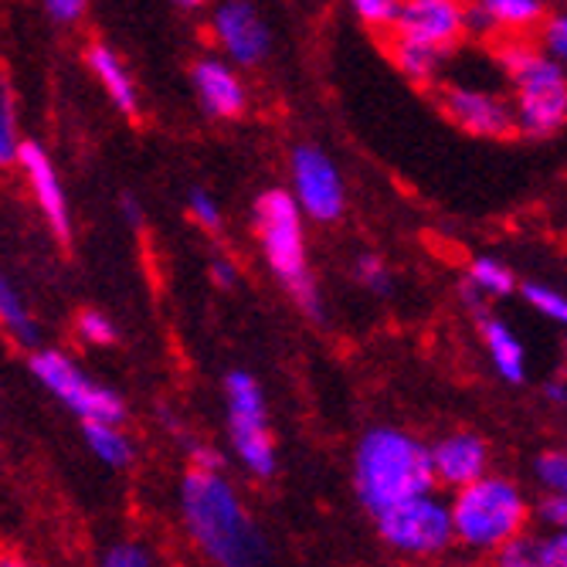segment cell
I'll return each instance as SVG.
<instances>
[{"label":"cell","instance_id":"10","mask_svg":"<svg viewBox=\"0 0 567 567\" xmlns=\"http://www.w3.org/2000/svg\"><path fill=\"white\" fill-rule=\"evenodd\" d=\"M394 34L435 51H452L466 38V4L462 0H401L391 21Z\"/></svg>","mask_w":567,"mask_h":567},{"label":"cell","instance_id":"20","mask_svg":"<svg viewBox=\"0 0 567 567\" xmlns=\"http://www.w3.org/2000/svg\"><path fill=\"white\" fill-rule=\"evenodd\" d=\"M442 51L429 48V44H415V41H404V38H394V62L398 69L419 85H429L435 82L439 75V65H442Z\"/></svg>","mask_w":567,"mask_h":567},{"label":"cell","instance_id":"27","mask_svg":"<svg viewBox=\"0 0 567 567\" xmlns=\"http://www.w3.org/2000/svg\"><path fill=\"white\" fill-rule=\"evenodd\" d=\"M567 564V537H564V527L547 534V537H537L534 540V567H564Z\"/></svg>","mask_w":567,"mask_h":567},{"label":"cell","instance_id":"11","mask_svg":"<svg viewBox=\"0 0 567 567\" xmlns=\"http://www.w3.org/2000/svg\"><path fill=\"white\" fill-rule=\"evenodd\" d=\"M215 38L225 48V55L238 65H259L272 51V31L248 0H225L215 11Z\"/></svg>","mask_w":567,"mask_h":567},{"label":"cell","instance_id":"18","mask_svg":"<svg viewBox=\"0 0 567 567\" xmlns=\"http://www.w3.org/2000/svg\"><path fill=\"white\" fill-rule=\"evenodd\" d=\"M82 435H85V445L89 452L106 462L113 470H126L133 462V442L123 435V429L116 422H85L82 425Z\"/></svg>","mask_w":567,"mask_h":567},{"label":"cell","instance_id":"17","mask_svg":"<svg viewBox=\"0 0 567 567\" xmlns=\"http://www.w3.org/2000/svg\"><path fill=\"white\" fill-rule=\"evenodd\" d=\"M480 330H483V340H486V350L493 357V368L496 374L506 381V384H524L527 381V357H524V347L520 340L509 333V327L496 317H480Z\"/></svg>","mask_w":567,"mask_h":567},{"label":"cell","instance_id":"39","mask_svg":"<svg viewBox=\"0 0 567 567\" xmlns=\"http://www.w3.org/2000/svg\"><path fill=\"white\" fill-rule=\"evenodd\" d=\"M547 394H550L554 401H564V381H554V384H547Z\"/></svg>","mask_w":567,"mask_h":567},{"label":"cell","instance_id":"1","mask_svg":"<svg viewBox=\"0 0 567 567\" xmlns=\"http://www.w3.org/2000/svg\"><path fill=\"white\" fill-rule=\"evenodd\" d=\"M181 517L197 550L225 567L266 564L269 544L245 513L231 483L212 470H187L181 483Z\"/></svg>","mask_w":567,"mask_h":567},{"label":"cell","instance_id":"8","mask_svg":"<svg viewBox=\"0 0 567 567\" xmlns=\"http://www.w3.org/2000/svg\"><path fill=\"white\" fill-rule=\"evenodd\" d=\"M31 374L82 422H116V425H123V419H126L123 398L110 388L89 381L65 353L34 350L31 353Z\"/></svg>","mask_w":567,"mask_h":567},{"label":"cell","instance_id":"23","mask_svg":"<svg viewBox=\"0 0 567 567\" xmlns=\"http://www.w3.org/2000/svg\"><path fill=\"white\" fill-rule=\"evenodd\" d=\"M534 476L544 486V493H567V455L564 452H544L534 462Z\"/></svg>","mask_w":567,"mask_h":567},{"label":"cell","instance_id":"35","mask_svg":"<svg viewBox=\"0 0 567 567\" xmlns=\"http://www.w3.org/2000/svg\"><path fill=\"white\" fill-rule=\"evenodd\" d=\"M89 0H44V11L51 14V21L59 24H75L85 14Z\"/></svg>","mask_w":567,"mask_h":567},{"label":"cell","instance_id":"12","mask_svg":"<svg viewBox=\"0 0 567 567\" xmlns=\"http://www.w3.org/2000/svg\"><path fill=\"white\" fill-rule=\"evenodd\" d=\"M442 113L473 136H513L517 133V120H513V106L499 95L462 89V85H445L439 95Z\"/></svg>","mask_w":567,"mask_h":567},{"label":"cell","instance_id":"4","mask_svg":"<svg viewBox=\"0 0 567 567\" xmlns=\"http://www.w3.org/2000/svg\"><path fill=\"white\" fill-rule=\"evenodd\" d=\"M449 517H452V537L462 547L486 554L506 544L509 537L524 534L530 520V506L517 483L483 473L480 480L458 486L449 506Z\"/></svg>","mask_w":567,"mask_h":567},{"label":"cell","instance_id":"31","mask_svg":"<svg viewBox=\"0 0 567 567\" xmlns=\"http://www.w3.org/2000/svg\"><path fill=\"white\" fill-rule=\"evenodd\" d=\"M177 432H181V429H177ZM181 439H184V449H187V455H190V466H194V470H212V473H218V470L225 466V455H221L215 445L194 442V439L184 435V432H181Z\"/></svg>","mask_w":567,"mask_h":567},{"label":"cell","instance_id":"9","mask_svg":"<svg viewBox=\"0 0 567 567\" xmlns=\"http://www.w3.org/2000/svg\"><path fill=\"white\" fill-rule=\"evenodd\" d=\"M292 197L299 212L320 225H330L347 208V187L337 164L317 146L292 150Z\"/></svg>","mask_w":567,"mask_h":567},{"label":"cell","instance_id":"28","mask_svg":"<svg viewBox=\"0 0 567 567\" xmlns=\"http://www.w3.org/2000/svg\"><path fill=\"white\" fill-rule=\"evenodd\" d=\"M187 208H190V218L200 225V228H208V231H218L221 228V208L215 204V197L208 190H200L194 187L187 194Z\"/></svg>","mask_w":567,"mask_h":567},{"label":"cell","instance_id":"32","mask_svg":"<svg viewBox=\"0 0 567 567\" xmlns=\"http://www.w3.org/2000/svg\"><path fill=\"white\" fill-rule=\"evenodd\" d=\"M353 4V11L364 18L368 24H391L394 21V14H398V4L401 0H350Z\"/></svg>","mask_w":567,"mask_h":567},{"label":"cell","instance_id":"19","mask_svg":"<svg viewBox=\"0 0 567 567\" xmlns=\"http://www.w3.org/2000/svg\"><path fill=\"white\" fill-rule=\"evenodd\" d=\"M0 327H4L21 347H31V350L38 347V337H41L38 323L31 320L24 299L18 296L8 276H0Z\"/></svg>","mask_w":567,"mask_h":567},{"label":"cell","instance_id":"30","mask_svg":"<svg viewBox=\"0 0 567 567\" xmlns=\"http://www.w3.org/2000/svg\"><path fill=\"white\" fill-rule=\"evenodd\" d=\"M544 55H550L554 62L567 59V18L554 14L544 21Z\"/></svg>","mask_w":567,"mask_h":567},{"label":"cell","instance_id":"3","mask_svg":"<svg viewBox=\"0 0 567 567\" xmlns=\"http://www.w3.org/2000/svg\"><path fill=\"white\" fill-rule=\"evenodd\" d=\"M255 231H259L266 262L272 269V276L286 286V292L296 299V306L302 313H309L313 320L323 317V302H320V289L317 279L309 272V259H306V238H302V212L292 194L286 190H266L259 200H255Z\"/></svg>","mask_w":567,"mask_h":567},{"label":"cell","instance_id":"5","mask_svg":"<svg viewBox=\"0 0 567 567\" xmlns=\"http://www.w3.org/2000/svg\"><path fill=\"white\" fill-rule=\"evenodd\" d=\"M503 62L517 89V106H513L517 130L534 140L554 136L567 120V79L560 62L524 44L506 48Z\"/></svg>","mask_w":567,"mask_h":567},{"label":"cell","instance_id":"24","mask_svg":"<svg viewBox=\"0 0 567 567\" xmlns=\"http://www.w3.org/2000/svg\"><path fill=\"white\" fill-rule=\"evenodd\" d=\"M18 123H14V110H11V95L0 92V167L18 164Z\"/></svg>","mask_w":567,"mask_h":567},{"label":"cell","instance_id":"22","mask_svg":"<svg viewBox=\"0 0 567 567\" xmlns=\"http://www.w3.org/2000/svg\"><path fill=\"white\" fill-rule=\"evenodd\" d=\"M470 282L483 292V296H509L513 289H517V279H513V272L496 262V259H476L470 266Z\"/></svg>","mask_w":567,"mask_h":567},{"label":"cell","instance_id":"34","mask_svg":"<svg viewBox=\"0 0 567 567\" xmlns=\"http://www.w3.org/2000/svg\"><path fill=\"white\" fill-rule=\"evenodd\" d=\"M537 517L540 524H547L550 530H560L567 527V496L564 493H547L537 506Z\"/></svg>","mask_w":567,"mask_h":567},{"label":"cell","instance_id":"13","mask_svg":"<svg viewBox=\"0 0 567 567\" xmlns=\"http://www.w3.org/2000/svg\"><path fill=\"white\" fill-rule=\"evenodd\" d=\"M18 164L24 167L28 174V184L34 190V200L41 215L48 218V225L55 228V235L62 241H69L72 235V218H69V200H65V187H62V177L51 164V157L44 153L41 143H21L18 146Z\"/></svg>","mask_w":567,"mask_h":567},{"label":"cell","instance_id":"16","mask_svg":"<svg viewBox=\"0 0 567 567\" xmlns=\"http://www.w3.org/2000/svg\"><path fill=\"white\" fill-rule=\"evenodd\" d=\"M89 69L95 72V79L102 82V89H106L110 102L126 116V120H136L140 116V95H136V85L130 79V72L123 69L120 55L113 48L106 44H92L89 48Z\"/></svg>","mask_w":567,"mask_h":567},{"label":"cell","instance_id":"25","mask_svg":"<svg viewBox=\"0 0 567 567\" xmlns=\"http://www.w3.org/2000/svg\"><path fill=\"white\" fill-rule=\"evenodd\" d=\"M524 299L537 309V313H544V317H550V320H557V323L567 320V299H564L557 289H550V286L524 282Z\"/></svg>","mask_w":567,"mask_h":567},{"label":"cell","instance_id":"7","mask_svg":"<svg viewBox=\"0 0 567 567\" xmlns=\"http://www.w3.org/2000/svg\"><path fill=\"white\" fill-rule=\"evenodd\" d=\"M381 540L408 557H439L452 547V517L449 506L432 493L411 496L384 513H378Z\"/></svg>","mask_w":567,"mask_h":567},{"label":"cell","instance_id":"36","mask_svg":"<svg viewBox=\"0 0 567 567\" xmlns=\"http://www.w3.org/2000/svg\"><path fill=\"white\" fill-rule=\"evenodd\" d=\"M212 279H215L218 286L231 289V286L238 282V269H235V262H231V259H215V262H212Z\"/></svg>","mask_w":567,"mask_h":567},{"label":"cell","instance_id":"37","mask_svg":"<svg viewBox=\"0 0 567 567\" xmlns=\"http://www.w3.org/2000/svg\"><path fill=\"white\" fill-rule=\"evenodd\" d=\"M123 215H126V221L133 225V228H140L143 225V208L133 200V197H123Z\"/></svg>","mask_w":567,"mask_h":567},{"label":"cell","instance_id":"2","mask_svg":"<svg viewBox=\"0 0 567 567\" xmlns=\"http://www.w3.org/2000/svg\"><path fill=\"white\" fill-rule=\"evenodd\" d=\"M353 489L371 517L435 489L429 445L401 429H371L353 452Z\"/></svg>","mask_w":567,"mask_h":567},{"label":"cell","instance_id":"21","mask_svg":"<svg viewBox=\"0 0 567 567\" xmlns=\"http://www.w3.org/2000/svg\"><path fill=\"white\" fill-rule=\"evenodd\" d=\"M480 8L496 28H530L544 18L540 0H480Z\"/></svg>","mask_w":567,"mask_h":567},{"label":"cell","instance_id":"38","mask_svg":"<svg viewBox=\"0 0 567 567\" xmlns=\"http://www.w3.org/2000/svg\"><path fill=\"white\" fill-rule=\"evenodd\" d=\"M177 8H184V11H197V8H204L208 0H174Z\"/></svg>","mask_w":567,"mask_h":567},{"label":"cell","instance_id":"6","mask_svg":"<svg viewBox=\"0 0 567 567\" xmlns=\"http://www.w3.org/2000/svg\"><path fill=\"white\" fill-rule=\"evenodd\" d=\"M225 401H228V435L235 445V455L241 466L259 476L272 480L276 476V442L269 432V411L262 388L251 374L231 371L225 378Z\"/></svg>","mask_w":567,"mask_h":567},{"label":"cell","instance_id":"33","mask_svg":"<svg viewBox=\"0 0 567 567\" xmlns=\"http://www.w3.org/2000/svg\"><path fill=\"white\" fill-rule=\"evenodd\" d=\"M106 567H150L153 564V554L140 544H116L106 557H102Z\"/></svg>","mask_w":567,"mask_h":567},{"label":"cell","instance_id":"26","mask_svg":"<svg viewBox=\"0 0 567 567\" xmlns=\"http://www.w3.org/2000/svg\"><path fill=\"white\" fill-rule=\"evenodd\" d=\"M79 337L85 343H92V347H110V343H116L120 333H116L110 317H102V313H95V309H89V313L79 317Z\"/></svg>","mask_w":567,"mask_h":567},{"label":"cell","instance_id":"15","mask_svg":"<svg viewBox=\"0 0 567 567\" xmlns=\"http://www.w3.org/2000/svg\"><path fill=\"white\" fill-rule=\"evenodd\" d=\"M190 79H194V89H197L204 113H212L218 120H238L245 113V106H248L245 85L235 75V69H228L225 62L204 59L194 65Z\"/></svg>","mask_w":567,"mask_h":567},{"label":"cell","instance_id":"14","mask_svg":"<svg viewBox=\"0 0 567 567\" xmlns=\"http://www.w3.org/2000/svg\"><path fill=\"white\" fill-rule=\"evenodd\" d=\"M432 455V473H435V483H445L452 489L466 486L473 480H480L486 470H489V449L480 435L473 432H455V435H445L439 445L429 449Z\"/></svg>","mask_w":567,"mask_h":567},{"label":"cell","instance_id":"29","mask_svg":"<svg viewBox=\"0 0 567 567\" xmlns=\"http://www.w3.org/2000/svg\"><path fill=\"white\" fill-rule=\"evenodd\" d=\"M353 272H357V279L364 282L368 289H374V292H381V296L391 289V276H388V266H384L381 255H360L357 266H353Z\"/></svg>","mask_w":567,"mask_h":567}]
</instances>
